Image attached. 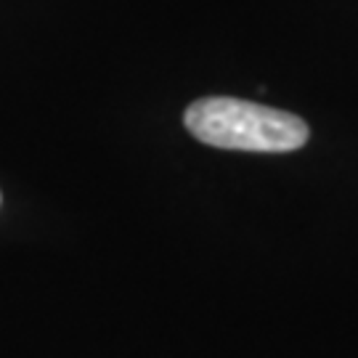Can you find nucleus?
I'll return each mask as SVG.
<instances>
[{"mask_svg": "<svg viewBox=\"0 0 358 358\" xmlns=\"http://www.w3.org/2000/svg\"><path fill=\"white\" fill-rule=\"evenodd\" d=\"M183 122L196 141L234 152L284 154L308 143L306 120L263 103L210 96L194 101Z\"/></svg>", "mask_w": 358, "mask_h": 358, "instance_id": "1", "label": "nucleus"}]
</instances>
